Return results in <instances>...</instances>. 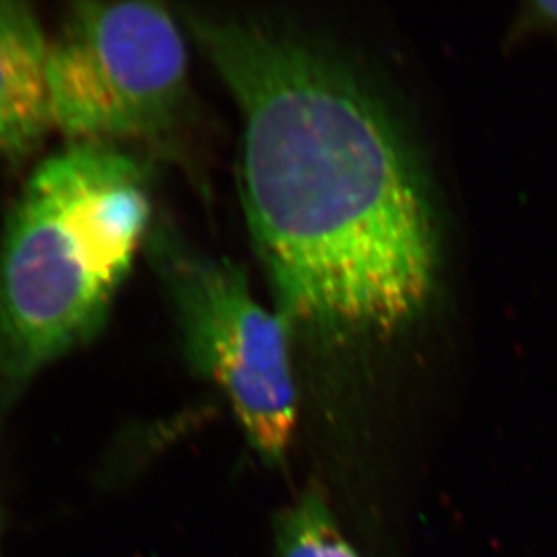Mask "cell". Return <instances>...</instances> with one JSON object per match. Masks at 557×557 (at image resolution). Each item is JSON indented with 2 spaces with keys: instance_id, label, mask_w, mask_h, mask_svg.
I'll return each instance as SVG.
<instances>
[{
  "instance_id": "1",
  "label": "cell",
  "mask_w": 557,
  "mask_h": 557,
  "mask_svg": "<svg viewBox=\"0 0 557 557\" xmlns=\"http://www.w3.org/2000/svg\"><path fill=\"white\" fill-rule=\"evenodd\" d=\"M183 18L237 106L244 213L295 343L332 350L405 331L432 301L441 257L399 126L342 60L278 18Z\"/></svg>"
},
{
  "instance_id": "2",
  "label": "cell",
  "mask_w": 557,
  "mask_h": 557,
  "mask_svg": "<svg viewBox=\"0 0 557 557\" xmlns=\"http://www.w3.org/2000/svg\"><path fill=\"white\" fill-rule=\"evenodd\" d=\"M152 213L123 145L67 143L33 170L0 238V406L100 334Z\"/></svg>"
},
{
  "instance_id": "3",
  "label": "cell",
  "mask_w": 557,
  "mask_h": 557,
  "mask_svg": "<svg viewBox=\"0 0 557 557\" xmlns=\"http://www.w3.org/2000/svg\"><path fill=\"white\" fill-rule=\"evenodd\" d=\"M145 249L186 363L224 395L260 460L284 466L300 413L289 325L258 301L238 263L197 248L172 222H153Z\"/></svg>"
},
{
  "instance_id": "4",
  "label": "cell",
  "mask_w": 557,
  "mask_h": 557,
  "mask_svg": "<svg viewBox=\"0 0 557 557\" xmlns=\"http://www.w3.org/2000/svg\"><path fill=\"white\" fill-rule=\"evenodd\" d=\"M188 67L183 26L163 5H69L49 38L51 125L69 143L161 136L185 107Z\"/></svg>"
},
{
  "instance_id": "5",
  "label": "cell",
  "mask_w": 557,
  "mask_h": 557,
  "mask_svg": "<svg viewBox=\"0 0 557 557\" xmlns=\"http://www.w3.org/2000/svg\"><path fill=\"white\" fill-rule=\"evenodd\" d=\"M49 37L24 2L0 0V152H29L53 131Z\"/></svg>"
},
{
  "instance_id": "6",
  "label": "cell",
  "mask_w": 557,
  "mask_h": 557,
  "mask_svg": "<svg viewBox=\"0 0 557 557\" xmlns=\"http://www.w3.org/2000/svg\"><path fill=\"white\" fill-rule=\"evenodd\" d=\"M276 557H361L337 525L321 491L307 490L274 523Z\"/></svg>"
},
{
  "instance_id": "7",
  "label": "cell",
  "mask_w": 557,
  "mask_h": 557,
  "mask_svg": "<svg viewBox=\"0 0 557 557\" xmlns=\"http://www.w3.org/2000/svg\"><path fill=\"white\" fill-rule=\"evenodd\" d=\"M527 26L557 29V2H534L523 11Z\"/></svg>"
}]
</instances>
